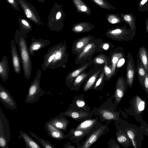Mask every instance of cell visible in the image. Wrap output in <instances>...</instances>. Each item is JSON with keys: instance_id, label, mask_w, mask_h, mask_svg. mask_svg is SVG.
<instances>
[{"instance_id": "cell-1", "label": "cell", "mask_w": 148, "mask_h": 148, "mask_svg": "<svg viewBox=\"0 0 148 148\" xmlns=\"http://www.w3.org/2000/svg\"><path fill=\"white\" fill-rule=\"evenodd\" d=\"M67 47L66 42L55 45L49 49L43 56L41 67L43 71L47 69H55L65 66L69 56L67 52Z\"/></svg>"}, {"instance_id": "cell-2", "label": "cell", "mask_w": 148, "mask_h": 148, "mask_svg": "<svg viewBox=\"0 0 148 148\" xmlns=\"http://www.w3.org/2000/svg\"><path fill=\"white\" fill-rule=\"evenodd\" d=\"M27 37L22 32L17 31L14 36V40L20 53L24 75L27 79L31 77L32 63L26 41Z\"/></svg>"}, {"instance_id": "cell-3", "label": "cell", "mask_w": 148, "mask_h": 148, "mask_svg": "<svg viewBox=\"0 0 148 148\" xmlns=\"http://www.w3.org/2000/svg\"><path fill=\"white\" fill-rule=\"evenodd\" d=\"M103 42L101 39H94L88 43L77 55L75 61L76 64L85 63L86 61H90L94 54L99 52V47Z\"/></svg>"}, {"instance_id": "cell-4", "label": "cell", "mask_w": 148, "mask_h": 148, "mask_svg": "<svg viewBox=\"0 0 148 148\" xmlns=\"http://www.w3.org/2000/svg\"><path fill=\"white\" fill-rule=\"evenodd\" d=\"M41 75V71L38 69L29 88L28 93L25 99V103H35L45 94V91L41 89L40 86Z\"/></svg>"}, {"instance_id": "cell-5", "label": "cell", "mask_w": 148, "mask_h": 148, "mask_svg": "<svg viewBox=\"0 0 148 148\" xmlns=\"http://www.w3.org/2000/svg\"><path fill=\"white\" fill-rule=\"evenodd\" d=\"M106 35L108 38L114 40L128 41L134 38L136 32L124 26L123 27L117 28L108 32Z\"/></svg>"}, {"instance_id": "cell-6", "label": "cell", "mask_w": 148, "mask_h": 148, "mask_svg": "<svg viewBox=\"0 0 148 148\" xmlns=\"http://www.w3.org/2000/svg\"><path fill=\"white\" fill-rule=\"evenodd\" d=\"M9 123L0 107V147L9 148L8 143L10 138Z\"/></svg>"}, {"instance_id": "cell-7", "label": "cell", "mask_w": 148, "mask_h": 148, "mask_svg": "<svg viewBox=\"0 0 148 148\" xmlns=\"http://www.w3.org/2000/svg\"><path fill=\"white\" fill-rule=\"evenodd\" d=\"M0 100L6 108L11 110H16L17 106L14 99L8 90L0 84Z\"/></svg>"}, {"instance_id": "cell-8", "label": "cell", "mask_w": 148, "mask_h": 148, "mask_svg": "<svg viewBox=\"0 0 148 148\" xmlns=\"http://www.w3.org/2000/svg\"><path fill=\"white\" fill-rule=\"evenodd\" d=\"M125 49L122 47H118L112 51L110 54L112 65L111 78L114 76L118 71L116 66L119 60L125 56Z\"/></svg>"}, {"instance_id": "cell-9", "label": "cell", "mask_w": 148, "mask_h": 148, "mask_svg": "<svg viewBox=\"0 0 148 148\" xmlns=\"http://www.w3.org/2000/svg\"><path fill=\"white\" fill-rule=\"evenodd\" d=\"M136 73V68L133 56L130 52H128L127 60L126 78L128 85L130 87L132 86Z\"/></svg>"}, {"instance_id": "cell-10", "label": "cell", "mask_w": 148, "mask_h": 148, "mask_svg": "<svg viewBox=\"0 0 148 148\" xmlns=\"http://www.w3.org/2000/svg\"><path fill=\"white\" fill-rule=\"evenodd\" d=\"M11 52L12 65L14 71L19 74L21 71V60L18 54L14 40H12L11 42Z\"/></svg>"}, {"instance_id": "cell-11", "label": "cell", "mask_w": 148, "mask_h": 148, "mask_svg": "<svg viewBox=\"0 0 148 148\" xmlns=\"http://www.w3.org/2000/svg\"><path fill=\"white\" fill-rule=\"evenodd\" d=\"M94 38L93 36H87L82 37L75 40L72 46V53L77 55L86 45L95 39Z\"/></svg>"}, {"instance_id": "cell-12", "label": "cell", "mask_w": 148, "mask_h": 148, "mask_svg": "<svg viewBox=\"0 0 148 148\" xmlns=\"http://www.w3.org/2000/svg\"><path fill=\"white\" fill-rule=\"evenodd\" d=\"M31 40L28 49L29 53L32 56H34L36 51L45 48L50 43L48 40L36 39L33 37L32 38Z\"/></svg>"}, {"instance_id": "cell-13", "label": "cell", "mask_w": 148, "mask_h": 148, "mask_svg": "<svg viewBox=\"0 0 148 148\" xmlns=\"http://www.w3.org/2000/svg\"><path fill=\"white\" fill-rule=\"evenodd\" d=\"M45 127L48 135L53 139L61 140L66 138L68 136L64 135L61 130L48 121L45 123Z\"/></svg>"}, {"instance_id": "cell-14", "label": "cell", "mask_w": 148, "mask_h": 148, "mask_svg": "<svg viewBox=\"0 0 148 148\" xmlns=\"http://www.w3.org/2000/svg\"><path fill=\"white\" fill-rule=\"evenodd\" d=\"M127 85L126 77L121 76L118 78L115 92V97L117 102H119L123 97L125 89Z\"/></svg>"}, {"instance_id": "cell-15", "label": "cell", "mask_w": 148, "mask_h": 148, "mask_svg": "<svg viewBox=\"0 0 148 148\" xmlns=\"http://www.w3.org/2000/svg\"><path fill=\"white\" fill-rule=\"evenodd\" d=\"M47 121L62 131H67L69 121L64 115L60 114L51 119Z\"/></svg>"}, {"instance_id": "cell-16", "label": "cell", "mask_w": 148, "mask_h": 148, "mask_svg": "<svg viewBox=\"0 0 148 148\" xmlns=\"http://www.w3.org/2000/svg\"><path fill=\"white\" fill-rule=\"evenodd\" d=\"M93 63V60H91L82 66L69 73L66 77L65 79V82L67 86H69L74 79Z\"/></svg>"}, {"instance_id": "cell-17", "label": "cell", "mask_w": 148, "mask_h": 148, "mask_svg": "<svg viewBox=\"0 0 148 148\" xmlns=\"http://www.w3.org/2000/svg\"><path fill=\"white\" fill-rule=\"evenodd\" d=\"M103 129V127H101L92 132L84 143L82 148H88L90 147L102 134Z\"/></svg>"}, {"instance_id": "cell-18", "label": "cell", "mask_w": 148, "mask_h": 148, "mask_svg": "<svg viewBox=\"0 0 148 148\" xmlns=\"http://www.w3.org/2000/svg\"><path fill=\"white\" fill-rule=\"evenodd\" d=\"M22 138L24 140L25 145L26 148H41L42 147L38 143L32 138L27 133L20 130L19 135L18 139Z\"/></svg>"}, {"instance_id": "cell-19", "label": "cell", "mask_w": 148, "mask_h": 148, "mask_svg": "<svg viewBox=\"0 0 148 148\" xmlns=\"http://www.w3.org/2000/svg\"><path fill=\"white\" fill-rule=\"evenodd\" d=\"M9 71L8 59L4 55L0 62V76L3 82H5L8 79Z\"/></svg>"}, {"instance_id": "cell-20", "label": "cell", "mask_w": 148, "mask_h": 148, "mask_svg": "<svg viewBox=\"0 0 148 148\" xmlns=\"http://www.w3.org/2000/svg\"><path fill=\"white\" fill-rule=\"evenodd\" d=\"M137 57H138L143 66L148 73V49L144 46L138 49Z\"/></svg>"}, {"instance_id": "cell-21", "label": "cell", "mask_w": 148, "mask_h": 148, "mask_svg": "<svg viewBox=\"0 0 148 148\" xmlns=\"http://www.w3.org/2000/svg\"><path fill=\"white\" fill-rule=\"evenodd\" d=\"M136 69L138 79L141 85L144 87V81L147 72L142 65L138 57H137Z\"/></svg>"}, {"instance_id": "cell-22", "label": "cell", "mask_w": 148, "mask_h": 148, "mask_svg": "<svg viewBox=\"0 0 148 148\" xmlns=\"http://www.w3.org/2000/svg\"><path fill=\"white\" fill-rule=\"evenodd\" d=\"M59 114L66 116L75 119H80L86 118L89 114L85 112H78L68 110L64 112H60Z\"/></svg>"}, {"instance_id": "cell-23", "label": "cell", "mask_w": 148, "mask_h": 148, "mask_svg": "<svg viewBox=\"0 0 148 148\" xmlns=\"http://www.w3.org/2000/svg\"><path fill=\"white\" fill-rule=\"evenodd\" d=\"M103 69L102 66H101L100 68H98L97 71L90 77L84 86V91H87L92 86L95 82L98 76Z\"/></svg>"}, {"instance_id": "cell-24", "label": "cell", "mask_w": 148, "mask_h": 148, "mask_svg": "<svg viewBox=\"0 0 148 148\" xmlns=\"http://www.w3.org/2000/svg\"><path fill=\"white\" fill-rule=\"evenodd\" d=\"M122 16L124 21L127 23L130 28L136 32V26L135 17L133 14H123Z\"/></svg>"}, {"instance_id": "cell-25", "label": "cell", "mask_w": 148, "mask_h": 148, "mask_svg": "<svg viewBox=\"0 0 148 148\" xmlns=\"http://www.w3.org/2000/svg\"><path fill=\"white\" fill-rule=\"evenodd\" d=\"M93 60L94 63L96 64H106L109 65L111 62L110 57L103 53H101L98 55Z\"/></svg>"}, {"instance_id": "cell-26", "label": "cell", "mask_w": 148, "mask_h": 148, "mask_svg": "<svg viewBox=\"0 0 148 148\" xmlns=\"http://www.w3.org/2000/svg\"><path fill=\"white\" fill-rule=\"evenodd\" d=\"M97 121L96 119H88L80 123L75 128L82 130H91Z\"/></svg>"}, {"instance_id": "cell-27", "label": "cell", "mask_w": 148, "mask_h": 148, "mask_svg": "<svg viewBox=\"0 0 148 148\" xmlns=\"http://www.w3.org/2000/svg\"><path fill=\"white\" fill-rule=\"evenodd\" d=\"M90 130H82L76 129L71 130L70 131L68 136L72 135L73 138H80L84 136Z\"/></svg>"}, {"instance_id": "cell-28", "label": "cell", "mask_w": 148, "mask_h": 148, "mask_svg": "<svg viewBox=\"0 0 148 148\" xmlns=\"http://www.w3.org/2000/svg\"><path fill=\"white\" fill-rule=\"evenodd\" d=\"M29 133L32 136L35 138L43 148H55L54 146L50 141L48 140H46L43 139L39 137L36 134L31 132L29 131Z\"/></svg>"}, {"instance_id": "cell-29", "label": "cell", "mask_w": 148, "mask_h": 148, "mask_svg": "<svg viewBox=\"0 0 148 148\" xmlns=\"http://www.w3.org/2000/svg\"><path fill=\"white\" fill-rule=\"evenodd\" d=\"M89 73H80L75 79L73 84V87L75 88L79 86Z\"/></svg>"}, {"instance_id": "cell-30", "label": "cell", "mask_w": 148, "mask_h": 148, "mask_svg": "<svg viewBox=\"0 0 148 148\" xmlns=\"http://www.w3.org/2000/svg\"><path fill=\"white\" fill-rule=\"evenodd\" d=\"M100 114L106 120L115 119L116 118V116L114 113L106 109L101 110Z\"/></svg>"}, {"instance_id": "cell-31", "label": "cell", "mask_w": 148, "mask_h": 148, "mask_svg": "<svg viewBox=\"0 0 148 148\" xmlns=\"http://www.w3.org/2000/svg\"><path fill=\"white\" fill-rule=\"evenodd\" d=\"M106 76V80L107 81L110 80L111 78V75L112 72V65H111L104 64V66L103 69Z\"/></svg>"}, {"instance_id": "cell-32", "label": "cell", "mask_w": 148, "mask_h": 148, "mask_svg": "<svg viewBox=\"0 0 148 148\" xmlns=\"http://www.w3.org/2000/svg\"><path fill=\"white\" fill-rule=\"evenodd\" d=\"M138 10L147 11L148 10V0H141L138 4Z\"/></svg>"}, {"instance_id": "cell-33", "label": "cell", "mask_w": 148, "mask_h": 148, "mask_svg": "<svg viewBox=\"0 0 148 148\" xmlns=\"http://www.w3.org/2000/svg\"><path fill=\"white\" fill-rule=\"evenodd\" d=\"M110 43L107 42H103L99 46V52H101L105 50H108L110 48Z\"/></svg>"}, {"instance_id": "cell-34", "label": "cell", "mask_w": 148, "mask_h": 148, "mask_svg": "<svg viewBox=\"0 0 148 148\" xmlns=\"http://www.w3.org/2000/svg\"><path fill=\"white\" fill-rule=\"evenodd\" d=\"M104 73L103 71L102 72L98 80L97 81L95 85L93 87V89H96L103 82L104 78Z\"/></svg>"}, {"instance_id": "cell-35", "label": "cell", "mask_w": 148, "mask_h": 148, "mask_svg": "<svg viewBox=\"0 0 148 148\" xmlns=\"http://www.w3.org/2000/svg\"><path fill=\"white\" fill-rule=\"evenodd\" d=\"M117 140L120 143H123L127 140V138L124 134H119L117 136Z\"/></svg>"}, {"instance_id": "cell-36", "label": "cell", "mask_w": 148, "mask_h": 148, "mask_svg": "<svg viewBox=\"0 0 148 148\" xmlns=\"http://www.w3.org/2000/svg\"><path fill=\"white\" fill-rule=\"evenodd\" d=\"M127 134L128 137L131 139L132 143L134 147H136V144L134 141V134L133 132L131 130H129L127 132Z\"/></svg>"}, {"instance_id": "cell-37", "label": "cell", "mask_w": 148, "mask_h": 148, "mask_svg": "<svg viewBox=\"0 0 148 148\" xmlns=\"http://www.w3.org/2000/svg\"><path fill=\"white\" fill-rule=\"evenodd\" d=\"M76 104L77 106L80 108H83L85 106V103L83 100L77 99L76 101Z\"/></svg>"}, {"instance_id": "cell-38", "label": "cell", "mask_w": 148, "mask_h": 148, "mask_svg": "<svg viewBox=\"0 0 148 148\" xmlns=\"http://www.w3.org/2000/svg\"><path fill=\"white\" fill-rule=\"evenodd\" d=\"M125 57L121 58L118 61L116 66V68H118L121 67L124 64L125 62Z\"/></svg>"}, {"instance_id": "cell-39", "label": "cell", "mask_w": 148, "mask_h": 148, "mask_svg": "<svg viewBox=\"0 0 148 148\" xmlns=\"http://www.w3.org/2000/svg\"><path fill=\"white\" fill-rule=\"evenodd\" d=\"M145 105L144 101H141L140 102L138 106V109L139 111H143L144 109Z\"/></svg>"}, {"instance_id": "cell-40", "label": "cell", "mask_w": 148, "mask_h": 148, "mask_svg": "<svg viewBox=\"0 0 148 148\" xmlns=\"http://www.w3.org/2000/svg\"><path fill=\"white\" fill-rule=\"evenodd\" d=\"M25 13L27 18H30L31 17L32 14L31 12L28 9L26 10Z\"/></svg>"}, {"instance_id": "cell-41", "label": "cell", "mask_w": 148, "mask_h": 148, "mask_svg": "<svg viewBox=\"0 0 148 148\" xmlns=\"http://www.w3.org/2000/svg\"><path fill=\"white\" fill-rule=\"evenodd\" d=\"M94 1L99 5H101L103 3V1L102 0H94Z\"/></svg>"}, {"instance_id": "cell-42", "label": "cell", "mask_w": 148, "mask_h": 148, "mask_svg": "<svg viewBox=\"0 0 148 148\" xmlns=\"http://www.w3.org/2000/svg\"><path fill=\"white\" fill-rule=\"evenodd\" d=\"M146 31L148 33V16L146 21Z\"/></svg>"}, {"instance_id": "cell-43", "label": "cell", "mask_w": 148, "mask_h": 148, "mask_svg": "<svg viewBox=\"0 0 148 148\" xmlns=\"http://www.w3.org/2000/svg\"><path fill=\"white\" fill-rule=\"evenodd\" d=\"M22 22L23 24L24 25H26V26L29 27V25L28 23L26 21L23 20L22 21Z\"/></svg>"}, {"instance_id": "cell-44", "label": "cell", "mask_w": 148, "mask_h": 148, "mask_svg": "<svg viewBox=\"0 0 148 148\" xmlns=\"http://www.w3.org/2000/svg\"><path fill=\"white\" fill-rule=\"evenodd\" d=\"M81 10L82 11H85L87 10V8L85 6L82 5L81 7Z\"/></svg>"}, {"instance_id": "cell-45", "label": "cell", "mask_w": 148, "mask_h": 148, "mask_svg": "<svg viewBox=\"0 0 148 148\" xmlns=\"http://www.w3.org/2000/svg\"><path fill=\"white\" fill-rule=\"evenodd\" d=\"M61 16V13L60 12H58L56 16V18L57 19H59Z\"/></svg>"}, {"instance_id": "cell-46", "label": "cell", "mask_w": 148, "mask_h": 148, "mask_svg": "<svg viewBox=\"0 0 148 148\" xmlns=\"http://www.w3.org/2000/svg\"><path fill=\"white\" fill-rule=\"evenodd\" d=\"M118 22V20L117 19L114 18L112 20L111 22L112 23H116Z\"/></svg>"}, {"instance_id": "cell-47", "label": "cell", "mask_w": 148, "mask_h": 148, "mask_svg": "<svg viewBox=\"0 0 148 148\" xmlns=\"http://www.w3.org/2000/svg\"><path fill=\"white\" fill-rule=\"evenodd\" d=\"M9 2L11 3H13V0H8Z\"/></svg>"}]
</instances>
